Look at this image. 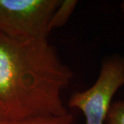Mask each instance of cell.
I'll use <instances>...</instances> for the list:
<instances>
[{
  "mask_svg": "<svg viewBox=\"0 0 124 124\" xmlns=\"http://www.w3.org/2000/svg\"><path fill=\"white\" fill-rule=\"evenodd\" d=\"M73 116L68 112L62 115L39 116L19 120H8L2 124H72Z\"/></svg>",
  "mask_w": 124,
  "mask_h": 124,
  "instance_id": "obj_5",
  "label": "cell"
},
{
  "mask_svg": "<svg viewBox=\"0 0 124 124\" xmlns=\"http://www.w3.org/2000/svg\"><path fill=\"white\" fill-rule=\"evenodd\" d=\"M105 124H124V101L111 104Z\"/></svg>",
  "mask_w": 124,
  "mask_h": 124,
  "instance_id": "obj_6",
  "label": "cell"
},
{
  "mask_svg": "<svg viewBox=\"0 0 124 124\" xmlns=\"http://www.w3.org/2000/svg\"><path fill=\"white\" fill-rule=\"evenodd\" d=\"M124 85V59H109L102 64L98 79L90 88L72 94L69 106L83 112L85 124H105L112 99Z\"/></svg>",
  "mask_w": 124,
  "mask_h": 124,
  "instance_id": "obj_3",
  "label": "cell"
},
{
  "mask_svg": "<svg viewBox=\"0 0 124 124\" xmlns=\"http://www.w3.org/2000/svg\"><path fill=\"white\" fill-rule=\"evenodd\" d=\"M6 121H8L7 117L6 116L4 112L1 110V109L0 108V124H4Z\"/></svg>",
  "mask_w": 124,
  "mask_h": 124,
  "instance_id": "obj_7",
  "label": "cell"
},
{
  "mask_svg": "<svg viewBox=\"0 0 124 124\" xmlns=\"http://www.w3.org/2000/svg\"><path fill=\"white\" fill-rule=\"evenodd\" d=\"M72 77L48 39L0 32V108L8 120L68 113L62 94Z\"/></svg>",
  "mask_w": 124,
  "mask_h": 124,
  "instance_id": "obj_1",
  "label": "cell"
},
{
  "mask_svg": "<svg viewBox=\"0 0 124 124\" xmlns=\"http://www.w3.org/2000/svg\"><path fill=\"white\" fill-rule=\"evenodd\" d=\"M77 4L78 1L76 0H61L50 19L49 32L65 25L75 9Z\"/></svg>",
  "mask_w": 124,
  "mask_h": 124,
  "instance_id": "obj_4",
  "label": "cell"
},
{
  "mask_svg": "<svg viewBox=\"0 0 124 124\" xmlns=\"http://www.w3.org/2000/svg\"><path fill=\"white\" fill-rule=\"evenodd\" d=\"M61 0H0V32L20 40L47 39Z\"/></svg>",
  "mask_w": 124,
  "mask_h": 124,
  "instance_id": "obj_2",
  "label": "cell"
},
{
  "mask_svg": "<svg viewBox=\"0 0 124 124\" xmlns=\"http://www.w3.org/2000/svg\"><path fill=\"white\" fill-rule=\"evenodd\" d=\"M121 6H122V9H123V10H124V1L122 3V5H121Z\"/></svg>",
  "mask_w": 124,
  "mask_h": 124,
  "instance_id": "obj_8",
  "label": "cell"
}]
</instances>
